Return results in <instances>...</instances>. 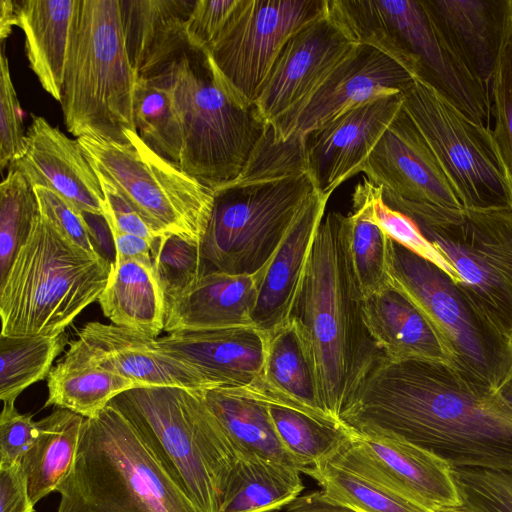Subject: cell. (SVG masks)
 Returning a JSON list of instances; mask_svg holds the SVG:
<instances>
[{
    "mask_svg": "<svg viewBox=\"0 0 512 512\" xmlns=\"http://www.w3.org/2000/svg\"><path fill=\"white\" fill-rule=\"evenodd\" d=\"M340 420L426 448L452 468L512 469V407L448 362L382 357Z\"/></svg>",
    "mask_w": 512,
    "mask_h": 512,
    "instance_id": "6da1fadb",
    "label": "cell"
},
{
    "mask_svg": "<svg viewBox=\"0 0 512 512\" xmlns=\"http://www.w3.org/2000/svg\"><path fill=\"white\" fill-rule=\"evenodd\" d=\"M291 318L302 335L323 405L340 420L363 379L385 356L364 321L348 255L347 215H324Z\"/></svg>",
    "mask_w": 512,
    "mask_h": 512,
    "instance_id": "7a4b0ae2",
    "label": "cell"
},
{
    "mask_svg": "<svg viewBox=\"0 0 512 512\" xmlns=\"http://www.w3.org/2000/svg\"><path fill=\"white\" fill-rule=\"evenodd\" d=\"M137 77L172 96L183 132L180 167L212 189L235 180L265 131L254 107L233 103L215 82L205 50L185 30L175 36Z\"/></svg>",
    "mask_w": 512,
    "mask_h": 512,
    "instance_id": "3957f363",
    "label": "cell"
},
{
    "mask_svg": "<svg viewBox=\"0 0 512 512\" xmlns=\"http://www.w3.org/2000/svg\"><path fill=\"white\" fill-rule=\"evenodd\" d=\"M198 512H218L239 453L200 390L143 386L110 401Z\"/></svg>",
    "mask_w": 512,
    "mask_h": 512,
    "instance_id": "277c9868",
    "label": "cell"
},
{
    "mask_svg": "<svg viewBox=\"0 0 512 512\" xmlns=\"http://www.w3.org/2000/svg\"><path fill=\"white\" fill-rule=\"evenodd\" d=\"M57 512H198L110 403L84 418Z\"/></svg>",
    "mask_w": 512,
    "mask_h": 512,
    "instance_id": "5b68a950",
    "label": "cell"
},
{
    "mask_svg": "<svg viewBox=\"0 0 512 512\" xmlns=\"http://www.w3.org/2000/svg\"><path fill=\"white\" fill-rule=\"evenodd\" d=\"M59 233L40 213L0 280L2 336H57L104 291L112 269Z\"/></svg>",
    "mask_w": 512,
    "mask_h": 512,
    "instance_id": "8992f818",
    "label": "cell"
},
{
    "mask_svg": "<svg viewBox=\"0 0 512 512\" xmlns=\"http://www.w3.org/2000/svg\"><path fill=\"white\" fill-rule=\"evenodd\" d=\"M213 190V211L200 244L206 271L255 274L317 189L308 171L247 164L235 180Z\"/></svg>",
    "mask_w": 512,
    "mask_h": 512,
    "instance_id": "52a82bcc",
    "label": "cell"
},
{
    "mask_svg": "<svg viewBox=\"0 0 512 512\" xmlns=\"http://www.w3.org/2000/svg\"><path fill=\"white\" fill-rule=\"evenodd\" d=\"M136 81L119 0H78L60 101L68 132L127 143V133L137 132Z\"/></svg>",
    "mask_w": 512,
    "mask_h": 512,
    "instance_id": "ba28073f",
    "label": "cell"
},
{
    "mask_svg": "<svg viewBox=\"0 0 512 512\" xmlns=\"http://www.w3.org/2000/svg\"><path fill=\"white\" fill-rule=\"evenodd\" d=\"M383 200L416 223L475 306L512 340V208H449L384 193Z\"/></svg>",
    "mask_w": 512,
    "mask_h": 512,
    "instance_id": "9c48e42d",
    "label": "cell"
},
{
    "mask_svg": "<svg viewBox=\"0 0 512 512\" xmlns=\"http://www.w3.org/2000/svg\"><path fill=\"white\" fill-rule=\"evenodd\" d=\"M95 171L112 183L158 236L200 246L214 206V190L154 152L138 132L127 143L76 138Z\"/></svg>",
    "mask_w": 512,
    "mask_h": 512,
    "instance_id": "30bf717a",
    "label": "cell"
},
{
    "mask_svg": "<svg viewBox=\"0 0 512 512\" xmlns=\"http://www.w3.org/2000/svg\"><path fill=\"white\" fill-rule=\"evenodd\" d=\"M390 273L392 284L439 333L453 367L494 390L512 375V340L495 328L449 275L394 240Z\"/></svg>",
    "mask_w": 512,
    "mask_h": 512,
    "instance_id": "8fae6325",
    "label": "cell"
},
{
    "mask_svg": "<svg viewBox=\"0 0 512 512\" xmlns=\"http://www.w3.org/2000/svg\"><path fill=\"white\" fill-rule=\"evenodd\" d=\"M415 123L464 208H512V180L492 130L476 123L432 88L414 80L401 93Z\"/></svg>",
    "mask_w": 512,
    "mask_h": 512,
    "instance_id": "7c38bea8",
    "label": "cell"
},
{
    "mask_svg": "<svg viewBox=\"0 0 512 512\" xmlns=\"http://www.w3.org/2000/svg\"><path fill=\"white\" fill-rule=\"evenodd\" d=\"M327 0H239L205 50L212 76L241 108H251L288 39L321 18Z\"/></svg>",
    "mask_w": 512,
    "mask_h": 512,
    "instance_id": "4fadbf2b",
    "label": "cell"
},
{
    "mask_svg": "<svg viewBox=\"0 0 512 512\" xmlns=\"http://www.w3.org/2000/svg\"><path fill=\"white\" fill-rule=\"evenodd\" d=\"M428 512L462 501L450 464L403 439L354 432L331 459Z\"/></svg>",
    "mask_w": 512,
    "mask_h": 512,
    "instance_id": "5bb4252c",
    "label": "cell"
},
{
    "mask_svg": "<svg viewBox=\"0 0 512 512\" xmlns=\"http://www.w3.org/2000/svg\"><path fill=\"white\" fill-rule=\"evenodd\" d=\"M413 81L385 53L357 44L301 104L269 126L273 139L305 137L353 108L401 94Z\"/></svg>",
    "mask_w": 512,
    "mask_h": 512,
    "instance_id": "9a60e30c",
    "label": "cell"
},
{
    "mask_svg": "<svg viewBox=\"0 0 512 512\" xmlns=\"http://www.w3.org/2000/svg\"><path fill=\"white\" fill-rule=\"evenodd\" d=\"M327 15L309 23L283 46L253 107L266 126L301 104L357 45Z\"/></svg>",
    "mask_w": 512,
    "mask_h": 512,
    "instance_id": "2e32d148",
    "label": "cell"
},
{
    "mask_svg": "<svg viewBox=\"0 0 512 512\" xmlns=\"http://www.w3.org/2000/svg\"><path fill=\"white\" fill-rule=\"evenodd\" d=\"M360 172L402 200L441 207H463L427 141L401 107Z\"/></svg>",
    "mask_w": 512,
    "mask_h": 512,
    "instance_id": "e0dca14e",
    "label": "cell"
},
{
    "mask_svg": "<svg viewBox=\"0 0 512 512\" xmlns=\"http://www.w3.org/2000/svg\"><path fill=\"white\" fill-rule=\"evenodd\" d=\"M401 107V94L372 100L305 136L308 172L321 194L330 197L344 181L360 173Z\"/></svg>",
    "mask_w": 512,
    "mask_h": 512,
    "instance_id": "ac0fdd59",
    "label": "cell"
},
{
    "mask_svg": "<svg viewBox=\"0 0 512 512\" xmlns=\"http://www.w3.org/2000/svg\"><path fill=\"white\" fill-rule=\"evenodd\" d=\"M77 335L69 348L139 387L214 388L198 370L162 350L157 338L96 321L86 323Z\"/></svg>",
    "mask_w": 512,
    "mask_h": 512,
    "instance_id": "d6986e66",
    "label": "cell"
},
{
    "mask_svg": "<svg viewBox=\"0 0 512 512\" xmlns=\"http://www.w3.org/2000/svg\"><path fill=\"white\" fill-rule=\"evenodd\" d=\"M31 118L25 153L9 169L19 170L32 187L42 186L57 193L80 212L104 217L99 176L78 140L69 138L42 116Z\"/></svg>",
    "mask_w": 512,
    "mask_h": 512,
    "instance_id": "ffe728a7",
    "label": "cell"
},
{
    "mask_svg": "<svg viewBox=\"0 0 512 512\" xmlns=\"http://www.w3.org/2000/svg\"><path fill=\"white\" fill-rule=\"evenodd\" d=\"M157 343L198 370L214 388L251 386L262 375L266 333L255 326L178 331L157 338Z\"/></svg>",
    "mask_w": 512,
    "mask_h": 512,
    "instance_id": "44dd1931",
    "label": "cell"
},
{
    "mask_svg": "<svg viewBox=\"0 0 512 512\" xmlns=\"http://www.w3.org/2000/svg\"><path fill=\"white\" fill-rule=\"evenodd\" d=\"M260 271L229 274L205 271L165 298L164 330H219L253 326Z\"/></svg>",
    "mask_w": 512,
    "mask_h": 512,
    "instance_id": "7402d4cb",
    "label": "cell"
},
{
    "mask_svg": "<svg viewBox=\"0 0 512 512\" xmlns=\"http://www.w3.org/2000/svg\"><path fill=\"white\" fill-rule=\"evenodd\" d=\"M471 74L489 88L512 19V0H422Z\"/></svg>",
    "mask_w": 512,
    "mask_h": 512,
    "instance_id": "603a6c76",
    "label": "cell"
},
{
    "mask_svg": "<svg viewBox=\"0 0 512 512\" xmlns=\"http://www.w3.org/2000/svg\"><path fill=\"white\" fill-rule=\"evenodd\" d=\"M329 197L316 190L270 261L260 270L253 326L267 333L291 319Z\"/></svg>",
    "mask_w": 512,
    "mask_h": 512,
    "instance_id": "cb8c5ba5",
    "label": "cell"
},
{
    "mask_svg": "<svg viewBox=\"0 0 512 512\" xmlns=\"http://www.w3.org/2000/svg\"><path fill=\"white\" fill-rule=\"evenodd\" d=\"M367 329L391 361L451 363V353L429 320L393 284L362 300Z\"/></svg>",
    "mask_w": 512,
    "mask_h": 512,
    "instance_id": "d4e9b609",
    "label": "cell"
},
{
    "mask_svg": "<svg viewBox=\"0 0 512 512\" xmlns=\"http://www.w3.org/2000/svg\"><path fill=\"white\" fill-rule=\"evenodd\" d=\"M18 26L25 35L29 66L42 88L61 101L78 0H17Z\"/></svg>",
    "mask_w": 512,
    "mask_h": 512,
    "instance_id": "484cf974",
    "label": "cell"
},
{
    "mask_svg": "<svg viewBox=\"0 0 512 512\" xmlns=\"http://www.w3.org/2000/svg\"><path fill=\"white\" fill-rule=\"evenodd\" d=\"M99 304L115 325L156 338L165 324L166 301L153 261L112 264Z\"/></svg>",
    "mask_w": 512,
    "mask_h": 512,
    "instance_id": "4316f807",
    "label": "cell"
},
{
    "mask_svg": "<svg viewBox=\"0 0 512 512\" xmlns=\"http://www.w3.org/2000/svg\"><path fill=\"white\" fill-rule=\"evenodd\" d=\"M200 393L240 456L256 454L300 471L283 447L268 404L256 389L251 386L218 387L200 390Z\"/></svg>",
    "mask_w": 512,
    "mask_h": 512,
    "instance_id": "83f0119b",
    "label": "cell"
},
{
    "mask_svg": "<svg viewBox=\"0 0 512 512\" xmlns=\"http://www.w3.org/2000/svg\"><path fill=\"white\" fill-rule=\"evenodd\" d=\"M253 385L311 414L337 420L323 405L302 335L292 318L266 333L262 375Z\"/></svg>",
    "mask_w": 512,
    "mask_h": 512,
    "instance_id": "f1b7e54d",
    "label": "cell"
},
{
    "mask_svg": "<svg viewBox=\"0 0 512 512\" xmlns=\"http://www.w3.org/2000/svg\"><path fill=\"white\" fill-rule=\"evenodd\" d=\"M301 472L256 454L241 455L222 490L218 512H274L304 489Z\"/></svg>",
    "mask_w": 512,
    "mask_h": 512,
    "instance_id": "f546056e",
    "label": "cell"
},
{
    "mask_svg": "<svg viewBox=\"0 0 512 512\" xmlns=\"http://www.w3.org/2000/svg\"><path fill=\"white\" fill-rule=\"evenodd\" d=\"M381 189L364 179L352 193V212L347 215L350 266L362 300L392 284V239L377 223L374 200Z\"/></svg>",
    "mask_w": 512,
    "mask_h": 512,
    "instance_id": "4dcf8cb0",
    "label": "cell"
},
{
    "mask_svg": "<svg viewBox=\"0 0 512 512\" xmlns=\"http://www.w3.org/2000/svg\"><path fill=\"white\" fill-rule=\"evenodd\" d=\"M84 417L64 408H55L38 422L39 434L22 460L28 493L35 505L70 473L80 441Z\"/></svg>",
    "mask_w": 512,
    "mask_h": 512,
    "instance_id": "1f68e13d",
    "label": "cell"
},
{
    "mask_svg": "<svg viewBox=\"0 0 512 512\" xmlns=\"http://www.w3.org/2000/svg\"><path fill=\"white\" fill-rule=\"evenodd\" d=\"M251 387L267 402L276 433L301 473L331 459L354 435L342 421L316 416L255 385Z\"/></svg>",
    "mask_w": 512,
    "mask_h": 512,
    "instance_id": "d6a6232c",
    "label": "cell"
},
{
    "mask_svg": "<svg viewBox=\"0 0 512 512\" xmlns=\"http://www.w3.org/2000/svg\"><path fill=\"white\" fill-rule=\"evenodd\" d=\"M45 406H56L84 418L93 417L117 395L139 387L120 375L103 369L69 348L48 375Z\"/></svg>",
    "mask_w": 512,
    "mask_h": 512,
    "instance_id": "836d02e7",
    "label": "cell"
},
{
    "mask_svg": "<svg viewBox=\"0 0 512 512\" xmlns=\"http://www.w3.org/2000/svg\"><path fill=\"white\" fill-rule=\"evenodd\" d=\"M195 0H119L126 49L138 73L175 35L185 30Z\"/></svg>",
    "mask_w": 512,
    "mask_h": 512,
    "instance_id": "e575fe53",
    "label": "cell"
},
{
    "mask_svg": "<svg viewBox=\"0 0 512 512\" xmlns=\"http://www.w3.org/2000/svg\"><path fill=\"white\" fill-rule=\"evenodd\" d=\"M67 343V335H0V398L15 402L30 385L46 378Z\"/></svg>",
    "mask_w": 512,
    "mask_h": 512,
    "instance_id": "d590c367",
    "label": "cell"
},
{
    "mask_svg": "<svg viewBox=\"0 0 512 512\" xmlns=\"http://www.w3.org/2000/svg\"><path fill=\"white\" fill-rule=\"evenodd\" d=\"M303 473L318 483L320 496L335 505L358 512H428L331 461L309 467Z\"/></svg>",
    "mask_w": 512,
    "mask_h": 512,
    "instance_id": "8d00e7d4",
    "label": "cell"
},
{
    "mask_svg": "<svg viewBox=\"0 0 512 512\" xmlns=\"http://www.w3.org/2000/svg\"><path fill=\"white\" fill-rule=\"evenodd\" d=\"M134 118L137 132L146 145L180 166L183 132L171 94L150 80L137 77Z\"/></svg>",
    "mask_w": 512,
    "mask_h": 512,
    "instance_id": "74e56055",
    "label": "cell"
},
{
    "mask_svg": "<svg viewBox=\"0 0 512 512\" xmlns=\"http://www.w3.org/2000/svg\"><path fill=\"white\" fill-rule=\"evenodd\" d=\"M39 213L33 187L19 170L9 169L0 184V280L9 271Z\"/></svg>",
    "mask_w": 512,
    "mask_h": 512,
    "instance_id": "f35d334b",
    "label": "cell"
},
{
    "mask_svg": "<svg viewBox=\"0 0 512 512\" xmlns=\"http://www.w3.org/2000/svg\"><path fill=\"white\" fill-rule=\"evenodd\" d=\"M468 512H512V469L452 468Z\"/></svg>",
    "mask_w": 512,
    "mask_h": 512,
    "instance_id": "ab89813d",
    "label": "cell"
},
{
    "mask_svg": "<svg viewBox=\"0 0 512 512\" xmlns=\"http://www.w3.org/2000/svg\"><path fill=\"white\" fill-rule=\"evenodd\" d=\"M152 258L165 298L206 271L200 246L172 235L154 240Z\"/></svg>",
    "mask_w": 512,
    "mask_h": 512,
    "instance_id": "60d3db41",
    "label": "cell"
},
{
    "mask_svg": "<svg viewBox=\"0 0 512 512\" xmlns=\"http://www.w3.org/2000/svg\"><path fill=\"white\" fill-rule=\"evenodd\" d=\"M489 86L495 117L492 135L512 180V19Z\"/></svg>",
    "mask_w": 512,
    "mask_h": 512,
    "instance_id": "b9f144b4",
    "label": "cell"
},
{
    "mask_svg": "<svg viewBox=\"0 0 512 512\" xmlns=\"http://www.w3.org/2000/svg\"><path fill=\"white\" fill-rule=\"evenodd\" d=\"M33 190L40 214L59 233L89 255L104 256L84 213L48 188L35 186Z\"/></svg>",
    "mask_w": 512,
    "mask_h": 512,
    "instance_id": "7bdbcfd3",
    "label": "cell"
},
{
    "mask_svg": "<svg viewBox=\"0 0 512 512\" xmlns=\"http://www.w3.org/2000/svg\"><path fill=\"white\" fill-rule=\"evenodd\" d=\"M374 215L377 223L392 240L432 262L457 284L460 283L453 267L437 248L425 238L416 223L405 214L385 204L382 187L374 200Z\"/></svg>",
    "mask_w": 512,
    "mask_h": 512,
    "instance_id": "ee69618b",
    "label": "cell"
},
{
    "mask_svg": "<svg viewBox=\"0 0 512 512\" xmlns=\"http://www.w3.org/2000/svg\"><path fill=\"white\" fill-rule=\"evenodd\" d=\"M26 150L21 109L12 82L10 67L1 45L0 55V168L4 170Z\"/></svg>",
    "mask_w": 512,
    "mask_h": 512,
    "instance_id": "f6af8a7d",
    "label": "cell"
},
{
    "mask_svg": "<svg viewBox=\"0 0 512 512\" xmlns=\"http://www.w3.org/2000/svg\"><path fill=\"white\" fill-rule=\"evenodd\" d=\"M39 434L31 414H21L14 402H3L0 414V468L21 464Z\"/></svg>",
    "mask_w": 512,
    "mask_h": 512,
    "instance_id": "bcb514c9",
    "label": "cell"
},
{
    "mask_svg": "<svg viewBox=\"0 0 512 512\" xmlns=\"http://www.w3.org/2000/svg\"><path fill=\"white\" fill-rule=\"evenodd\" d=\"M239 0H195L185 26L188 41L207 50L223 31Z\"/></svg>",
    "mask_w": 512,
    "mask_h": 512,
    "instance_id": "7dc6e473",
    "label": "cell"
},
{
    "mask_svg": "<svg viewBox=\"0 0 512 512\" xmlns=\"http://www.w3.org/2000/svg\"><path fill=\"white\" fill-rule=\"evenodd\" d=\"M97 175L99 176L104 194V219L107 225L114 226L121 232L142 237L153 243L158 236L144 219L112 183L101 177L98 173Z\"/></svg>",
    "mask_w": 512,
    "mask_h": 512,
    "instance_id": "c3c4849f",
    "label": "cell"
},
{
    "mask_svg": "<svg viewBox=\"0 0 512 512\" xmlns=\"http://www.w3.org/2000/svg\"><path fill=\"white\" fill-rule=\"evenodd\" d=\"M0 512H34L21 464L0 468Z\"/></svg>",
    "mask_w": 512,
    "mask_h": 512,
    "instance_id": "681fc988",
    "label": "cell"
},
{
    "mask_svg": "<svg viewBox=\"0 0 512 512\" xmlns=\"http://www.w3.org/2000/svg\"><path fill=\"white\" fill-rule=\"evenodd\" d=\"M115 248L114 263L127 260L153 261L152 242L132 234L124 233L108 225Z\"/></svg>",
    "mask_w": 512,
    "mask_h": 512,
    "instance_id": "f907efd6",
    "label": "cell"
},
{
    "mask_svg": "<svg viewBox=\"0 0 512 512\" xmlns=\"http://www.w3.org/2000/svg\"><path fill=\"white\" fill-rule=\"evenodd\" d=\"M287 512H358L324 500L319 491L299 496L287 506Z\"/></svg>",
    "mask_w": 512,
    "mask_h": 512,
    "instance_id": "816d5d0a",
    "label": "cell"
},
{
    "mask_svg": "<svg viewBox=\"0 0 512 512\" xmlns=\"http://www.w3.org/2000/svg\"><path fill=\"white\" fill-rule=\"evenodd\" d=\"M16 4L13 0H0V40L4 43L5 39L12 32V27L16 26Z\"/></svg>",
    "mask_w": 512,
    "mask_h": 512,
    "instance_id": "f5cc1de1",
    "label": "cell"
},
{
    "mask_svg": "<svg viewBox=\"0 0 512 512\" xmlns=\"http://www.w3.org/2000/svg\"><path fill=\"white\" fill-rule=\"evenodd\" d=\"M497 392L512 407V375L497 389Z\"/></svg>",
    "mask_w": 512,
    "mask_h": 512,
    "instance_id": "db71d44e",
    "label": "cell"
},
{
    "mask_svg": "<svg viewBox=\"0 0 512 512\" xmlns=\"http://www.w3.org/2000/svg\"><path fill=\"white\" fill-rule=\"evenodd\" d=\"M432 512H468V511H466L465 508L461 505V506H457V507L443 508L438 511H432Z\"/></svg>",
    "mask_w": 512,
    "mask_h": 512,
    "instance_id": "11a10c76",
    "label": "cell"
}]
</instances>
